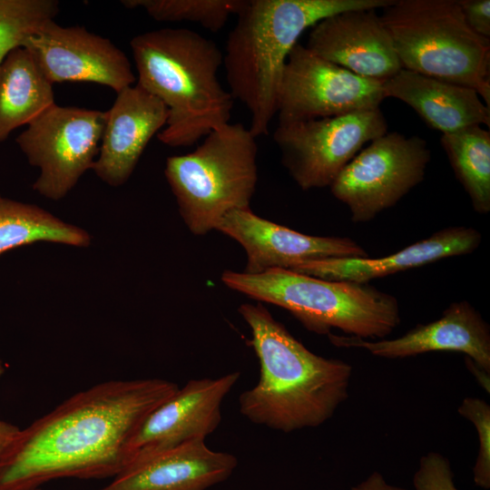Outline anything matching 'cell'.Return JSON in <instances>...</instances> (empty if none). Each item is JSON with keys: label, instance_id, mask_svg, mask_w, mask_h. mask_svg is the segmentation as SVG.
<instances>
[{"label": "cell", "instance_id": "obj_1", "mask_svg": "<svg viewBox=\"0 0 490 490\" xmlns=\"http://www.w3.org/2000/svg\"><path fill=\"white\" fill-rule=\"evenodd\" d=\"M178 385L161 378L111 380L80 391L24 429L0 456V490H29L54 479L115 476L131 440Z\"/></svg>", "mask_w": 490, "mask_h": 490}, {"label": "cell", "instance_id": "obj_2", "mask_svg": "<svg viewBox=\"0 0 490 490\" xmlns=\"http://www.w3.org/2000/svg\"><path fill=\"white\" fill-rule=\"evenodd\" d=\"M238 311L260 364L258 383L239 397L240 414L284 433L328 421L348 397L351 365L309 350L260 302Z\"/></svg>", "mask_w": 490, "mask_h": 490}, {"label": "cell", "instance_id": "obj_3", "mask_svg": "<svg viewBox=\"0 0 490 490\" xmlns=\"http://www.w3.org/2000/svg\"><path fill=\"white\" fill-rule=\"evenodd\" d=\"M137 83L168 109L158 139L189 147L230 122L234 99L218 76L223 54L215 42L186 28L142 33L130 42Z\"/></svg>", "mask_w": 490, "mask_h": 490}, {"label": "cell", "instance_id": "obj_4", "mask_svg": "<svg viewBox=\"0 0 490 490\" xmlns=\"http://www.w3.org/2000/svg\"><path fill=\"white\" fill-rule=\"evenodd\" d=\"M391 1L241 0L222 64L229 92L250 113L251 133H269L287 58L307 28L335 14L383 8Z\"/></svg>", "mask_w": 490, "mask_h": 490}, {"label": "cell", "instance_id": "obj_5", "mask_svg": "<svg viewBox=\"0 0 490 490\" xmlns=\"http://www.w3.org/2000/svg\"><path fill=\"white\" fill-rule=\"evenodd\" d=\"M221 281L260 303L288 310L319 335L338 328L348 336L382 339L401 322L397 298L368 283L328 280L288 269L260 274L225 270Z\"/></svg>", "mask_w": 490, "mask_h": 490}, {"label": "cell", "instance_id": "obj_6", "mask_svg": "<svg viewBox=\"0 0 490 490\" xmlns=\"http://www.w3.org/2000/svg\"><path fill=\"white\" fill-rule=\"evenodd\" d=\"M382 9L403 69L472 88L490 107V40L467 25L457 0H392Z\"/></svg>", "mask_w": 490, "mask_h": 490}, {"label": "cell", "instance_id": "obj_7", "mask_svg": "<svg viewBox=\"0 0 490 490\" xmlns=\"http://www.w3.org/2000/svg\"><path fill=\"white\" fill-rule=\"evenodd\" d=\"M257 153L249 127L229 122L193 152L167 158L164 174L191 233L205 235L228 212L250 209L258 181Z\"/></svg>", "mask_w": 490, "mask_h": 490}, {"label": "cell", "instance_id": "obj_8", "mask_svg": "<svg viewBox=\"0 0 490 490\" xmlns=\"http://www.w3.org/2000/svg\"><path fill=\"white\" fill-rule=\"evenodd\" d=\"M431 153L419 136L386 132L360 151L329 186L354 223H366L395 206L426 173Z\"/></svg>", "mask_w": 490, "mask_h": 490}, {"label": "cell", "instance_id": "obj_9", "mask_svg": "<svg viewBox=\"0 0 490 490\" xmlns=\"http://www.w3.org/2000/svg\"><path fill=\"white\" fill-rule=\"evenodd\" d=\"M105 112L54 103L16 138L29 163L40 169L33 184L39 194L63 199L99 154Z\"/></svg>", "mask_w": 490, "mask_h": 490}, {"label": "cell", "instance_id": "obj_10", "mask_svg": "<svg viewBox=\"0 0 490 490\" xmlns=\"http://www.w3.org/2000/svg\"><path fill=\"white\" fill-rule=\"evenodd\" d=\"M379 108L279 123L273 134L282 165L303 191L329 187L367 142L385 134Z\"/></svg>", "mask_w": 490, "mask_h": 490}, {"label": "cell", "instance_id": "obj_11", "mask_svg": "<svg viewBox=\"0 0 490 490\" xmlns=\"http://www.w3.org/2000/svg\"><path fill=\"white\" fill-rule=\"evenodd\" d=\"M383 83L334 64L298 43L287 58L279 83V123L379 108L386 98Z\"/></svg>", "mask_w": 490, "mask_h": 490}, {"label": "cell", "instance_id": "obj_12", "mask_svg": "<svg viewBox=\"0 0 490 490\" xmlns=\"http://www.w3.org/2000/svg\"><path fill=\"white\" fill-rule=\"evenodd\" d=\"M23 46L52 84L89 82L118 93L136 81L126 54L110 39L83 26H63L51 20Z\"/></svg>", "mask_w": 490, "mask_h": 490}, {"label": "cell", "instance_id": "obj_13", "mask_svg": "<svg viewBox=\"0 0 490 490\" xmlns=\"http://www.w3.org/2000/svg\"><path fill=\"white\" fill-rule=\"evenodd\" d=\"M240 377L235 371L217 378L191 379L179 387L138 428L129 445L127 466L213 433L221 421V404Z\"/></svg>", "mask_w": 490, "mask_h": 490}, {"label": "cell", "instance_id": "obj_14", "mask_svg": "<svg viewBox=\"0 0 490 490\" xmlns=\"http://www.w3.org/2000/svg\"><path fill=\"white\" fill-rule=\"evenodd\" d=\"M215 230L239 242L247 255L245 273L260 274L298 263L329 258H368V253L348 237L300 233L263 219L250 209L224 215Z\"/></svg>", "mask_w": 490, "mask_h": 490}, {"label": "cell", "instance_id": "obj_15", "mask_svg": "<svg viewBox=\"0 0 490 490\" xmlns=\"http://www.w3.org/2000/svg\"><path fill=\"white\" fill-rule=\"evenodd\" d=\"M328 336L336 347L363 348L375 357L390 359L432 351L461 352L490 373V327L466 300L451 303L438 319L418 324L396 338L368 340L332 333Z\"/></svg>", "mask_w": 490, "mask_h": 490}, {"label": "cell", "instance_id": "obj_16", "mask_svg": "<svg viewBox=\"0 0 490 490\" xmlns=\"http://www.w3.org/2000/svg\"><path fill=\"white\" fill-rule=\"evenodd\" d=\"M377 10L355 9L324 18L311 27L305 46L359 76L391 78L403 68Z\"/></svg>", "mask_w": 490, "mask_h": 490}, {"label": "cell", "instance_id": "obj_17", "mask_svg": "<svg viewBox=\"0 0 490 490\" xmlns=\"http://www.w3.org/2000/svg\"><path fill=\"white\" fill-rule=\"evenodd\" d=\"M105 113L93 170L103 181L118 187L130 178L150 140L165 127L168 109L136 83L120 91Z\"/></svg>", "mask_w": 490, "mask_h": 490}, {"label": "cell", "instance_id": "obj_18", "mask_svg": "<svg viewBox=\"0 0 490 490\" xmlns=\"http://www.w3.org/2000/svg\"><path fill=\"white\" fill-rule=\"evenodd\" d=\"M237 466L234 455L211 450L198 438L133 461L99 490H206L227 480Z\"/></svg>", "mask_w": 490, "mask_h": 490}, {"label": "cell", "instance_id": "obj_19", "mask_svg": "<svg viewBox=\"0 0 490 490\" xmlns=\"http://www.w3.org/2000/svg\"><path fill=\"white\" fill-rule=\"evenodd\" d=\"M481 240V233L474 228L448 227L386 257L329 258L298 263L289 270L328 280L368 283L446 258L472 253Z\"/></svg>", "mask_w": 490, "mask_h": 490}, {"label": "cell", "instance_id": "obj_20", "mask_svg": "<svg viewBox=\"0 0 490 490\" xmlns=\"http://www.w3.org/2000/svg\"><path fill=\"white\" fill-rule=\"evenodd\" d=\"M383 87L386 98L401 100L443 134L473 125L490 126V107L472 88L407 69L384 81Z\"/></svg>", "mask_w": 490, "mask_h": 490}, {"label": "cell", "instance_id": "obj_21", "mask_svg": "<svg viewBox=\"0 0 490 490\" xmlns=\"http://www.w3.org/2000/svg\"><path fill=\"white\" fill-rule=\"evenodd\" d=\"M54 103L53 84L30 52L24 46L12 49L0 63V142Z\"/></svg>", "mask_w": 490, "mask_h": 490}, {"label": "cell", "instance_id": "obj_22", "mask_svg": "<svg viewBox=\"0 0 490 490\" xmlns=\"http://www.w3.org/2000/svg\"><path fill=\"white\" fill-rule=\"evenodd\" d=\"M37 241L87 247L92 237L36 205L0 195V255Z\"/></svg>", "mask_w": 490, "mask_h": 490}, {"label": "cell", "instance_id": "obj_23", "mask_svg": "<svg viewBox=\"0 0 490 490\" xmlns=\"http://www.w3.org/2000/svg\"><path fill=\"white\" fill-rule=\"evenodd\" d=\"M441 144L458 181L480 214L490 211V132L473 125L445 133Z\"/></svg>", "mask_w": 490, "mask_h": 490}, {"label": "cell", "instance_id": "obj_24", "mask_svg": "<svg viewBox=\"0 0 490 490\" xmlns=\"http://www.w3.org/2000/svg\"><path fill=\"white\" fill-rule=\"evenodd\" d=\"M127 8H142L159 22H191L216 33L236 15L241 0H123Z\"/></svg>", "mask_w": 490, "mask_h": 490}, {"label": "cell", "instance_id": "obj_25", "mask_svg": "<svg viewBox=\"0 0 490 490\" xmlns=\"http://www.w3.org/2000/svg\"><path fill=\"white\" fill-rule=\"evenodd\" d=\"M58 13L55 0H0V63Z\"/></svg>", "mask_w": 490, "mask_h": 490}, {"label": "cell", "instance_id": "obj_26", "mask_svg": "<svg viewBox=\"0 0 490 490\" xmlns=\"http://www.w3.org/2000/svg\"><path fill=\"white\" fill-rule=\"evenodd\" d=\"M460 416L475 427L478 436V453L473 467L475 484L484 489L490 488V406L484 399L468 397L457 408Z\"/></svg>", "mask_w": 490, "mask_h": 490}, {"label": "cell", "instance_id": "obj_27", "mask_svg": "<svg viewBox=\"0 0 490 490\" xmlns=\"http://www.w3.org/2000/svg\"><path fill=\"white\" fill-rule=\"evenodd\" d=\"M412 481L415 490H458L449 460L437 452L420 457Z\"/></svg>", "mask_w": 490, "mask_h": 490}, {"label": "cell", "instance_id": "obj_28", "mask_svg": "<svg viewBox=\"0 0 490 490\" xmlns=\"http://www.w3.org/2000/svg\"><path fill=\"white\" fill-rule=\"evenodd\" d=\"M467 25L478 35L490 40V1L457 0Z\"/></svg>", "mask_w": 490, "mask_h": 490}, {"label": "cell", "instance_id": "obj_29", "mask_svg": "<svg viewBox=\"0 0 490 490\" xmlns=\"http://www.w3.org/2000/svg\"><path fill=\"white\" fill-rule=\"evenodd\" d=\"M350 490H407L388 484L384 476L377 471L370 474L365 480L353 485Z\"/></svg>", "mask_w": 490, "mask_h": 490}, {"label": "cell", "instance_id": "obj_30", "mask_svg": "<svg viewBox=\"0 0 490 490\" xmlns=\"http://www.w3.org/2000/svg\"><path fill=\"white\" fill-rule=\"evenodd\" d=\"M21 428L0 419V456L14 441Z\"/></svg>", "mask_w": 490, "mask_h": 490}, {"label": "cell", "instance_id": "obj_31", "mask_svg": "<svg viewBox=\"0 0 490 490\" xmlns=\"http://www.w3.org/2000/svg\"><path fill=\"white\" fill-rule=\"evenodd\" d=\"M466 361L469 370L475 376L479 385L489 393L490 391V373L477 367L470 358L466 357Z\"/></svg>", "mask_w": 490, "mask_h": 490}, {"label": "cell", "instance_id": "obj_32", "mask_svg": "<svg viewBox=\"0 0 490 490\" xmlns=\"http://www.w3.org/2000/svg\"><path fill=\"white\" fill-rule=\"evenodd\" d=\"M5 366L3 361L0 359V378L2 377L3 374L5 373Z\"/></svg>", "mask_w": 490, "mask_h": 490}, {"label": "cell", "instance_id": "obj_33", "mask_svg": "<svg viewBox=\"0 0 490 490\" xmlns=\"http://www.w3.org/2000/svg\"><path fill=\"white\" fill-rule=\"evenodd\" d=\"M29 490H41L40 488L29 489Z\"/></svg>", "mask_w": 490, "mask_h": 490}]
</instances>
